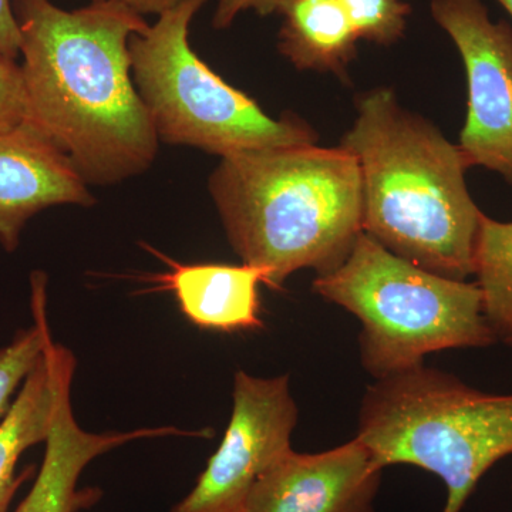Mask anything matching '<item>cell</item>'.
Segmentation results:
<instances>
[{
    "mask_svg": "<svg viewBox=\"0 0 512 512\" xmlns=\"http://www.w3.org/2000/svg\"><path fill=\"white\" fill-rule=\"evenodd\" d=\"M29 123L70 158L86 184L144 173L158 137L131 77L130 37L150 25L121 0L74 10L12 0Z\"/></svg>",
    "mask_w": 512,
    "mask_h": 512,
    "instance_id": "6da1fadb",
    "label": "cell"
},
{
    "mask_svg": "<svg viewBox=\"0 0 512 512\" xmlns=\"http://www.w3.org/2000/svg\"><path fill=\"white\" fill-rule=\"evenodd\" d=\"M340 146L359 163L365 234L433 274L474 275L484 212L468 191L458 146L400 106L390 89L359 97Z\"/></svg>",
    "mask_w": 512,
    "mask_h": 512,
    "instance_id": "7a4b0ae2",
    "label": "cell"
},
{
    "mask_svg": "<svg viewBox=\"0 0 512 512\" xmlns=\"http://www.w3.org/2000/svg\"><path fill=\"white\" fill-rule=\"evenodd\" d=\"M208 185L235 254L271 289L301 269L335 271L363 232L359 163L342 146L241 151L221 158Z\"/></svg>",
    "mask_w": 512,
    "mask_h": 512,
    "instance_id": "3957f363",
    "label": "cell"
},
{
    "mask_svg": "<svg viewBox=\"0 0 512 512\" xmlns=\"http://www.w3.org/2000/svg\"><path fill=\"white\" fill-rule=\"evenodd\" d=\"M356 437L383 470L407 464L439 477L443 512H461L484 474L512 456V394L420 365L367 387Z\"/></svg>",
    "mask_w": 512,
    "mask_h": 512,
    "instance_id": "277c9868",
    "label": "cell"
},
{
    "mask_svg": "<svg viewBox=\"0 0 512 512\" xmlns=\"http://www.w3.org/2000/svg\"><path fill=\"white\" fill-rule=\"evenodd\" d=\"M313 291L359 319L360 362L376 380L424 365L431 353L497 343L477 282L426 271L365 232L338 269L316 276Z\"/></svg>",
    "mask_w": 512,
    "mask_h": 512,
    "instance_id": "5b68a950",
    "label": "cell"
},
{
    "mask_svg": "<svg viewBox=\"0 0 512 512\" xmlns=\"http://www.w3.org/2000/svg\"><path fill=\"white\" fill-rule=\"evenodd\" d=\"M208 0H185L130 37L131 70L158 140L227 157L241 151L316 144L318 134L296 116L269 117L229 86L191 49L190 25Z\"/></svg>",
    "mask_w": 512,
    "mask_h": 512,
    "instance_id": "8992f818",
    "label": "cell"
},
{
    "mask_svg": "<svg viewBox=\"0 0 512 512\" xmlns=\"http://www.w3.org/2000/svg\"><path fill=\"white\" fill-rule=\"evenodd\" d=\"M231 420L194 488L170 512H242L258 478L292 450L299 410L289 376L238 370Z\"/></svg>",
    "mask_w": 512,
    "mask_h": 512,
    "instance_id": "52a82bcc",
    "label": "cell"
},
{
    "mask_svg": "<svg viewBox=\"0 0 512 512\" xmlns=\"http://www.w3.org/2000/svg\"><path fill=\"white\" fill-rule=\"evenodd\" d=\"M430 10L466 67L467 119L458 148L468 168H487L512 184L511 25L493 22L483 0H431Z\"/></svg>",
    "mask_w": 512,
    "mask_h": 512,
    "instance_id": "ba28073f",
    "label": "cell"
},
{
    "mask_svg": "<svg viewBox=\"0 0 512 512\" xmlns=\"http://www.w3.org/2000/svg\"><path fill=\"white\" fill-rule=\"evenodd\" d=\"M382 474L357 437L323 453L289 450L258 478L242 512H376Z\"/></svg>",
    "mask_w": 512,
    "mask_h": 512,
    "instance_id": "9c48e42d",
    "label": "cell"
},
{
    "mask_svg": "<svg viewBox=\"0 0 512 512\" xmlns=\"http://www.w3.org/2000/svg\"><path fill=\"white\" fill-rule=\"evenodd\" d=\"M66 204H94L70 158L29 121L0 133V245L15 251L33 215Z\"/></svg>",
    "mask_w": 512,
    "mask_h": 512,
    "instance_id": "30bf717a",
    "label": "cell"
},
{
    "mask_svg": "<svg viewBox=\"0 0 512 512\" xmlns=\"http://www.w3.org/2000/svg\"><path fill=\"white\" fill-rule=\"evenodd\" d=\"M74 372L64 376L57 396L55 417L47 437L45 457L32 490L15 512H79L96 503L99 491L80 488L84 468L94 458L109 453L130 441L165 436H198L202 431H183L175 427H153L113 433H90L74 419L70 390Z\"/></svg>",
    "mask_w": 512,
    "mask_h": 512,
    "instance_id": "8fae6325",
    "label": "cell"
},
{
    "mask_svg": "<svg viewBox=\"0 0 512 512\" xmlns=\"http://www.w3.org/2000/svg\"><path fill=\"white\" fill-rule=\"evenodd\" d=\"M165 261L170 271L154 281L158 289L174 293L180 311L198 328L231 333L264 326L258 288L266 278L258 266Z\"/></svg>",
    "mask_w": 512,
    "mask_h": 512,
    "instance_id": "7c38bea8",
    "label": "cell"
},
{
    "mask_svg": "<svg viewBox=\"0 0 512 512\" xmlns=\"http://www.w3.org/2000/svg\"><path fill=\"white\" fill-rule=\"evenodd\" d=\"M76 370L69 349L50 336L45 352L20 386L8 413L0 420V512H8L23 476L16 474L22 454L46 443L55 417L57 396L64 376Z\"/></svg>",
    "mask_w": 512,
    "mask_h": 512,
    "instance_id": "4fadbf2b",
    "label": "cell"
},
{
    "mask_svg": "<svg viewBox=\"0 0 512 512\" xmlns=\"http://www.w3.org/2000/svg\"><path fill=\"white\" fill-rule=\"evenodd\" d=\"M276 12L282 56L299 70L346 77L359 36L339 0H278Z\"/></svg>",
    "mask_w": 512,
    "mask_h": 512,
    "instance_id": "5bb4252c",
    "label": "cell"
},
{
    "mask_svg": "<svg viewBox=\"0 0 512 512\" xmlns=\"http://www.w3.org/2000/svg\"><path fill=\"white\" fill-rule=\"evenodd\" d=\"M474 276L495 339L512 349V222L483 215Z\"/></svg>",
    "mask_w": 512,
    "mask_h": 512,
    "instance_id": "9a60e30c",
    "label": "cell"
},
{
    "mask_svg": "<svg viewBox=\"0 0 512 512\" xmlns=\"http://www.w3.org/2000/svg\"><path fill=\"white\" fill-rule=\"evenodd\" d=\"M47 278L43 272L32 274V313L35 323L20 330L15 339L0 349V420L13 403V394L22 386L39 362L52 336L47 320Z\"/></svg>",
    "mask_w": 512,
    "mask_h": 512,
    "instance_id": "2e32d148",
    "label": "cell"
},
{
    "mask_svg": "<svg viewBox=\"0 0 512 512\" xmlns=\"http://www.w3.org/2000/svg\"><path fill=\"white\" fill-rule=\"evenodd\" d=\"M359 39L380 46L399 42L412 12L404 0H339Z\"/></svg>",
    "mask_w": 512,
    "mask_h": 512,
    "instance_id": "e0dca14e",
    "label": "cell"
},
{
    "mask_svg": "<svg viewBox=\"0 0 512 512\" xmlns=\"http://www.w3.org/2000/svg\"><path fill=\"white\" fill-rule=\"evenodd\" d=\"M28 120L22 67L15 60L0 55V133L22 126Z\"/></svg>",
    "mask_w": 512,
    "mask_h": 512,
    "instance_id": "ac0fdd59",
    "label": "cell"
},
{
    "mask_svg": "<svg viewBox=\"0 0 512 512\" xmlns=\"http://www.w3.org/2000/svg\"><path fill=\"white\" fill-rule=\"evenodd\" d=\"M276 6L278 0H218L212 26L218 30L228 29L247 10H255L258 15L268 16L276 12Z\"/></svg>",
    "mask_w": 512,
    "mask_h": 512,
    "instance_id": "d6986e66",
    "label": "cell"
},
{
    "mask_svg": "<svg viewBox=\"0 0 512 512\" xmlns=\"http://www.w3.org/2000/svg\"><path fill=\"white\" fill-rule=\"evenodd\" d=\"M20 30L12 0H0V55L15 60L20 55Z\"/></svg>",
    "mask_w": 512,
    "mask_h": 512,
    "instance_id": "ffe728a7",
    "label": "cell"
},
{
    "mask_svg": "<svg viewBox=\"0 0 512 512\" xmlns=\"http://www.w3.org/2000/svg\"><path fill=\"white\" fill-rule=\"evenodd\" d=\"M128 8L133 9L138 15H158L175 8L185 0H121Z\"/></svg>",
    "mask_w": 512,
    "mask_h": 512,
    "instance_id": "44dd1931",
    "label": "cell"
},
{
    "mask_svg": "<svg viewBox=\"0 0 512 512\" xmlns=\"http://www.w3.org/2000/svg\"><path fill=\"white\" fill-rule=\"evenodd\" d=\"M498 2H500L501 5L507 9V12L512 16V0H498Z\"/></svg>",
    "mask_w": 512,
    "mask_h": 512,
    "instance_id": "7402d4cb",
    "label": "cell"
},
{
    "mask_svg": "<svg viewBox=\"0 0 512 512\" xmlns=\"http://www.w3.org/2000/svg\"><path fill=\"white\" fill-rule=\"evenodd\" d=\"M511 488H512V484H511Z\"/></svg>",
    "mask_w": 512,
    "mask_h": 512,
    "instance_id": "603a6c76",
    "label": "cell"
}]
</instances>
